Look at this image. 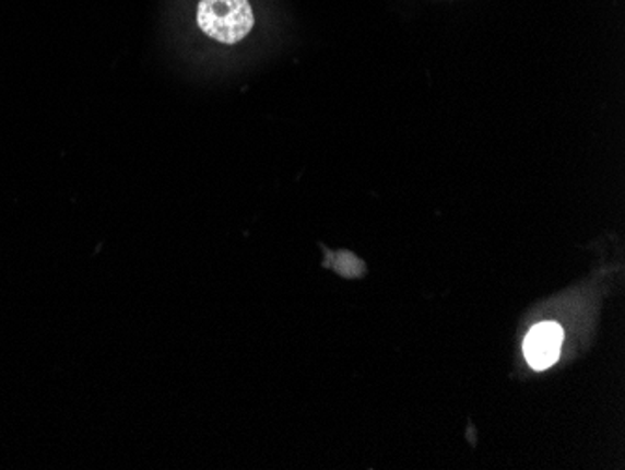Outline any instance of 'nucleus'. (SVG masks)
<instances>
[{
  "label": "nucleus",
  "mask_w": 625,
  "mask_h": 470,
  "mask_svg": "<svg viewBox=\"0 0 625 470\" xmlns=\"http://www.w3.org/2000/svg\"><path fill=\"white\" fill-rule=\"evenodd\" d=\"M197 23L209 38L231 46L253 31V8L249 0H201Z\"/></svg>",
  "instance_id": "1"
},
{
  "label": "nucleus",
  "mask_w": 625,
  "mask_h": 470,
  "mask_svg": "<svg viewBox=\"0 0 625 470\" xmlns=\"http://www.w3.org/2000/svg\"><path fill=\"white\" fill-rule=\"evenodd\" d=\"M562 341L564 332L556 322H541L532 328L524 340V356L528 364L538 372L554 366V362L561 356Z\"/></svg>",
  "instance_id": "2"
}]
</instances>
